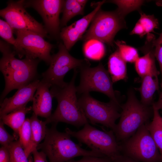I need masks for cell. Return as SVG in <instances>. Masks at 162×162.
I'll use <instances>...</instances> for the list:
<instances>
[{
	"label": "cell",
	"instance_id": "cell-1",
	"mask_svg": "<svg viewBox=\"0 0 162 162\" xmlns=\"http://www.w3.org/2000/svg\"><path fill=\"white\" fill-rule=\"evenodd\" d=\"M0 50L2 53L0 69L5 82L0 97L1 103L13 90L18 89L36 79L37 66L40 60L27 57L22 60L16 58L10 45L1 40Z\"/></svg>",
	"mask_w": 162,
	"mask_h": 162
},
{
	"label": "cell",
	"instance_id": "cell-2",
	"mask_svg": "<svg viewBox=\"0 0 162 162\" xmlns=\"http://www.w3.org/2000/svg\"><path fill=\"white\" fill-rule=\"evenodd\" d=\"M77 73V69H74L71 81L64 86L51 87L50 91L57 100L58 105L54 112L45 121L46 124L63 122L79 128L88 123L76 97L75 82Z\"/></svg>",
	"mask_w": 162,
	"mask_h": 162
},
{
	"label": "cell",
	"instance_id": "cell-3",
	"mask_svg": "<svg viewBox=\"0 0 162 162\" xmlns=\"http://www.w3.org/2000/svg\"><path fill=\"white\" fill-rule=\"evenodd\" d=\"M57 124L52 123L50 128H47L44 142L37 148L46 154L50 162H68L75 157L81 156L105 157L98 152L81 148V144L74 142L68 133L58 131Z\"/></svg>",
	"mask_w": 162,
	"mask_h": 162
},
{
	"label": "cell",
	"instance_id": "cell-4",
	"mask_svg": "<svg viewBox=\"0 0 162 162\" xmlns=\"http://www.w3.org/2000/svg\"><path fill=\"white\" fill-rule=\"evenodd\" d=\"M120 120L113 131L117 141H124L134 134L143 124L148 123L153 108L143 104L134 93H128L126 102L121 106Z\"/></svg>",
	"mask_w": 162,
	"mask_h": 162
},
{
	"label": "cell",
	"instance_id": "cell-5",
	"mask_svg": "<svg viewBox=\"0 0 162 162\" xmlns=\"http://www.w3.org/2000/svg\"><path fill=\"white\" fill-rule=\"evenodd\" d=\"M71 137H74L80 143L86 145L91 150L98 152L105 157L114 159L120 155L121 147L114 133L98 129L87 123L77 131L68 128L65 130Z\"/></svg>",
	"mask_w": 162,
	"mask_h": 162
},
{
	"label": "cell",
	"instance_id": "cell-6",
	"mask_svg": "<svg viewBox=\"0 0 162 162\" xmlns=\"http://www.w3.org/2000/svg\"><path fill=\"white\" fill-rule=\"evenodd\" d=\"M124 17L117 9L107 11L100 9L94 16L89 28L81 39L85 41L90 39H95L109 45H112L117 33L127 27Z\"/></svg>",
	"mask_w": 162,
	"mask_h": 162
},
{
	"label": "cell",
	"instance_id": "cell-7",
	"mask_svg": "<svg viewBox=\"0 0 162 162\" xmlns=\"http://www.w3.org/2000/svg\"><path fill=\"white\" fill-rule=\"evenodd\" d=\"M120 146L124 156L139 162H161V156L146 124Z\"/></svg>",
	"mask_w": 162,
	"mask_h": 162
},
{
	"label": "cell",
	"instance_id": "cell-8",
	"mask_svg": "<svg viewBox=\"0 0 162 162\" xmlns=\"http://www.w3.org/2000/svg\"><path fill=\"white\" fill-rule=\"evenodd\" d=\"M90 64L86 59H78L71 56L64 44L60 42L58 52L51 56L50 66L42 73L40 81L50 87H63L67 83L64 82V78L68 71L73 69H79Z\"/></svg>",
	"mask_w": 162,
	"mask_h": 162
},
{
	"label": "cell",
	"instance_id": "cell-9",
	"mask_svg": "<svg viewBox=\"0 0 162 162\" xmlns=\"http://www.w3.org/2000/svg\"><path fill=\"white\" fill-rule=\"evenodd\" d=\"M78 101L91 123L100 124L113 131L116 124V121L120 116V105L112 100L107 103L101 102L92 97L89 93L81 94Z\"/></svg>",
	"mask_w": 162,
	"mask_h": 162
},
{
	"label": "cell",
	"instance_id": "cell-10",
	"mask_svg": "<svg viewBox=\"0 0 162 162\" xmlns=\"http://www.w3.org/2000/svg\"><path fill=\"white\" fill-rule=\"evenodd\" d=\"M90 64L79 69L80 82L76 87L77 93L80 94L96 91L107 96L110 100L119 104L115 91L113 82L108 71L101 63L96 67L91 68Z\"/></svg>",
	"mask_w": 162,
	"mask_h": 162
},
{
	"label": "cell",
	"instance_id": "cell-11",
	"mask_svg": "<svg viewBox=\"0 0 162 162\" xmlns=\"http://www.w3.org/2000/svg\"><path fill=\"white\" fill-rule=\"evenodd\" d=\"M24 2L23 0L8 1L7 7L0 10V16L14 30L31 31L47 38L48 33L44 26L27 12Z\"/></svg>",
	"mask_w": 162,
	"mask_h": 162
},
{
	"label": "cell",
	"instance_id": "cell-12",
	"mask_svg": "<svg viewBox=\"0 0 162 162\" xmlns=\"http://www.w3.org/2000/svg\"><path fill=\"white\" fill-rule=\"evenodd\" d=\"M20 49L19 58L26 57L38 59L50 64L51 51L54 45L46 41L44 38L33 32L14 30Z\"/></svg>",
	"mask_w": 162,
	"mask_h": 162
},
{
	"label": "cell",
	"instance_id": "cell-13",
	"mask_svg": "<svg viewBox=\"0 0 162 162\" xmlns=\"http://www.w3.org/2000/svg\"><path fill=\"white\" fill-rule=\"evenodd\" d=\"M64 0H24L26 8L32 7L42 17L44 27L51 37L58 39L60 37V20L59 16L62 12Z\"/></svg>",
	"mask_w": 162,
	"mask_h": 162
},
{
	"label": "cell",
	"instance_id": "cell-14",
	"mask_svg": "<svg viewBox=\"0 0 162 162\" xmlns=\"http://www.w3.org/2000/svg\"><path fill=\"white\" fill-rule=\"evenodd\" d=\"M105 2V0L98 2L94 9L90 13L70 25L62 28L60 38L68 51L78 40L81 39L94 16Z\"/></svg>",
	"mask_w": 162,
	"mask_h": 162
},
{
	"label": "cell",
	"instance_id": "cell-15",
	"mask_svg": "<svg viewBox=\"0 0 162 162\" xmlns=\"http://www.w3.org/2000/svg\"><path fill=\"white\" fill-rule=\"evenodd\" d=\"M40 81L36 79L18 89L12 97L5 98L0 103V116L26 106L28 102L32 101L35 92Z\"/></svg>",
	"mask_w": 162,
	"mask_h": 162
},
{
	"label": "cell",
	"instance_id": "cell-16",
	"mask_svg": "<svg viewBox=\"0 0 162 162\" xmlns=\"http://www.w3.org/2000/svg\"><path fill=\"white\" fill-rule=\"evenodd\" d=\"M48 84L40 81L32 101V110L38 116L47 118L51 115L53 96Z\"/></svg>",
	"mask_w": 162,
	"mask_h": 162
},
{
	"label": "cell",
	"instance_id": "cell-17",
	"mask_svg": "<svg viewBox=\"0 0 162 162\" xmlns=\"http://www.w3.org/2000/svg\"><path fill=\"white\" fill-rule=\"evenodd\" d=\"M160 72L158 70L148 74L142 78L140 86L136 88L140 93L141 102L149 106L152 103L153 95L159 88L158 75Z\"/></svg>",
	"mask_w": 162,
	"mask_h": 162
},
{
	"label": "cell",
	"instance_id": "cell-18",
	"mask_svg": "<svg viewBox=\"0 0 162 162\" xmlns=\"http://www.w3.org/2000/svg\"><path fill=\"white\" fill-rule=\"evenodd\" d=\"M29 119L32 129L31 138L29 145L24 150L27 158L34 150L37 149L38 145L44 139L47 128L45 121L39 120L38 116L34 113Z\"/></svg>",
	"mask_w": 162,
	"mask_h": 162
},
{
	"label": "cell",
	"instance_id": "cell-19",
	"mask_svg": "<svg viewBox=\"0 0 162 162\" xmlns=\"http://www.w3.org/2000/svg\"><path fill=\"white\" fill-rule=\"evenodd\" d=\"M143 49L145 53L143 56L139 57L135 64L136 70L139 76L142 78L151 72L157 70L155 56L152 47L150 44H146Z\"/></svg>",
	"mask_w": 162,
	"mask_h": 162
},
{
	"label": "cell",
	"instance_id": "cell-20",
	"mask_svg": "<svg viewBox=\"0 0 162 162\" xmlns=\"http://www.w3.org/2000/svg\"><path fill=\"white\" fill-rule=\"evenodd\" d=\"M108 66V71L113 83L127 78L126 62L121 57L118 49L110 56Z\"/></svg>",
	"mask_w": 162,
	"mask_h": 162
},
{
	"label": "cell",
	"instance_id": "cell-21",
	"mask_svg": "<svg viewBox=\"0 0 162 162\" xmlns=\"http://www.w3.org/2000/svg\"><path fill=\"white\" fill-rule=\"evenodd\" d=\"M32 110L31 106L23 107L0 117V120L14 130V135L17 138L19 129L26 119V115Z\"/></svg>",
	"mask_w": 162,
	"mask_h": 162
},
{
	"label": "cell",
	"instance_id": "cell-22",
	"mask_svg": "<svg viewBox=\"0 0 162 162\" xmlns=\"http://www.w3.org/2000/svg\"><path fill=\"white\" fill-rule=\"evenodd\" d=\"M153 118L147 126L160 152L162 162V117L159 110L152 105Z\"/></svg>",
	"mask_w": 162,
	"mask_h": 162
},
{
	"label": "cell",
	"instance_id": "cell-23",
	"mask_svg": "<svg viewBox=\"0 0 162 162\" xmlns=\"http://www.w3.org/2000/svg\"><path fill=\"white\" fill-rule=\"evenodd\" d=\"M83 52L87 58L98 61L104 56L106 51L103 43L95 39H90L85 41Z\"/></svg>",
	"mask_w": 162,
	"mask_h": 162
},
{
	"label": "cell",
	"instance_id": "cell-24",
	"mask_svg": "<svg viewBox=\"0 0 162 162\" xmlns=\"http://www.w3.org/2000/svg\"><path fill=\"white\" fill-rule=\"evenodd\" d=\"M14 29L6 21L0 20V36L6 42L14 47L15 54L20 56V49L16 39L14 36Z\"/></svg>",
	"mask_w": 162,
	"mask_h": 162
},
{
	"label": "cell",
	"instance_id": "cell-25",
	"mask_svg": "<svg viewBox=\"0 0 162 162\" xmlns=\"http://www.w3.org/2000/svg\"><path fill=\"white\" fill-rule=\"evenodd\" d=\"M115 43L121 57L126 62H135L139 57L137 50L127 45L124 42L117 40Z\"/></svg>",
	"mask_w": 162,
	"mask_h": 162
},
{
	"label": "cell",
	"instance_id": "cell-26",
	"mask_svg": "<svg viewBox=\"0 0 162 162\" xmlns=\"http://www.w3.org/2000/svg\"><path fill=\"white\" fill-rule=\"evenodd\" d=\"M108 2L118 6L117 9L125 17L131 12L138 10L145 2L143 0H113Z\"/></svg>",
	"mask_w": 162,
	"mask_h": 162
},
{
	"label": "cell",
	"instance_id": "cell-27",
	"mask_svg": "<svg viewBox=\"0 0 162 162\" xmlns=\"http://www.w3.org/2000/svg\"><path fill=\"white\" fill-rule=\"evenodd\" d=\"M8 148L12 162H28L24 149L19 140L13 142Z\"/></svg>",
	"mask_w": 162,
	"mask_h": 162
},
{
	"label": "cell",
	"instance_id": "cell-28",
	"mask_svg": "<svg viewBox=\"0 0 162 162\" xmlns=\"http://www.w3.org/2000/svg\"><path fill=\"white\" fill-rule=\"evenodd\" d=\"M85 5L86 4H81L78 2V4L73 8L63 9L62 11V16L60 20V26L63 27L66 26L71 19L76 16L83 15Z\"/></svg>",
	"mask_w": 162,
	"mask_h": 162
},
{
	"label": "cell",
	"instance_id": "cell-29",
	"mask_svg": "<svg viewBox=\"0 0 162 162\" xmlns=\"http://www.w3.org/2000/svg\"><path fill=\"white\" fill-rule=\"evenodd\" d=\"M31 136L32 129L30 119L26 118L19 131V140L24 150L29 145Z\"/></svg>",
	"mask_w": 162,
	"mask_h": 162
},
{
	"label": "cell",
	"instance_id": "cell-30",
	"mask_svg": "<svg viewBox=\"0 0 162 162\" xmlns=\"http://www.w3.org/2000/svg\"><path fill=\"white\" fill-rule=\"evenodd\" d=\"M140 17L138 22L143 27L146 34L154 32L155 29L158 28V20L153 15H147L141 12H140Z\"/></svg>",
	"mask_w": 162,
	"mask_h": 162
},
{
	"label": "cell",
	"instance_id": "cell-31",
	"mask_svg": "<svg viewBox=\"0 0 162 162\" xmlns=\"http://www.w3.org/2000/svg\"><path fill=\"white\" fill-rule=\"evenodd\" d=\"M149 37L151 42L153 48L155 57L158 62L161 76V86L162 87V32L159 37L155 39L153 34Z\"/></svg>",
	"mask_w": 162,
	"mask_h": 162
},
{
	"label": "cell",
	"instance_id": "cell-32",
	"mask_svg": "<svg viewBox=\"0 0 162 162\" xmlns=\"http://www.w3.org/2000/svg\"><path fill=\"white\" fill-rule=\"evenodd\" d=\"M4 123L0 120V143L2 146L8 147L9 145L16 139L15 136L9 134L4 126Z\"/></svg>",
	"mask_w": 162,
	"mask_h": 162
},
{
	"label": "cell",
	"instance_id": "cell-33",
	"mask_svg": "<svg viewBox=\"0 0 162 162\" xmlns=\"http://www.w3.org/2000/svg\"><path fill=\"white\" fill-rule=\"evenodd\" d=\"M112 159L107 157L84 156L77 160H71L68 162H110Z\"/></svg>",
	"mask_w": 162,
	"mask_h": 162
},
{
	"label": "cell",
	"instance_id": "cell-34",
	"mask_svg": "<svg viewBox=\"0 0 162 162\" xmlns=\"http://www.w3.org/2000/svg\"><path fill=\"white\" fill-rule=\"evenodd\" d=\"M0 162H12L8 147L2 146L0 148Z\"/></svg>",
	"mask_w": 162,
	"mask_h": 162
},
{
	"label": "cell",
	"instance_id": "cell-35",
	"mask_svg": "<svg viewBox=\"0 0 162 162\" xmlns=\"http://www.w3.org/2000/svg\"><path fill=\"white\" fill-rule=\"evenodd\" d=\"M32 153L33 155L34 162H48L46 160V155L42 151L38 152L36 149Z\"/></svg>",
	"mask_w": 162,
	"mask_h": 162
},
{
	"label": "cell",
	"instance_id": "cell-36",
	"mask_svg": "<svg viewBox=\"0 0 162 162\" xmlns=\"http://www.w3.org/2000/svg\"><path fill=\"white\" fill-rule=\"evenodd\" d=\"M146 34L143 27L138 22L136 23L133 29L130 33L131 35L134 34L138 35L141 38L143 37Z\"/></svg>",
	"mask_w": 162,
	"mask_h": 162
},
{
	"label": "cell",
	"instance_id": "cell-37",
	"mask_svg": "<svg viewBox=\"0 0 162 162\" xmlns=\"http://www.w3.org/2000/svg\"><path fill=\"white\" fill-rule=\"evenodd\" d=\"M162 89V87H161ZM159 110H162V90L160 94L158 100L152 104Z\"/></svg>",
	"mask_w": 162,
	"mask_h": 162
},
{
	"label": "cell",
	"instance_id": "cell-38",
	"mask_svg": "<svg viewBox=\"0 0 162 162\" xmlns=\"http://www.w3.org/2000/svg\"><path fill=\"white\" fill-rule=\"evenodd\" d=\"M120 162H139L133 160L126 156L121 155L118 157Z\"/></svg>",
	"mask_w": 162,
	"mask_h": 162
},
{
	"label": "cell",
	"instance_id": "cell-39",
	"mask_svg": "<svg viewBox=\"0 0 162 162\" xmlns=\"http://www.w3.org/2000/svg\"><path fill=\"white\" fill-rule=\"evenodd\" d=\"M110 162H120V160H119L118 157L117 158L112 159Z\"/></svg>",
	"mask_w": 162,
	"mask_h": 162
}]
</instances>
